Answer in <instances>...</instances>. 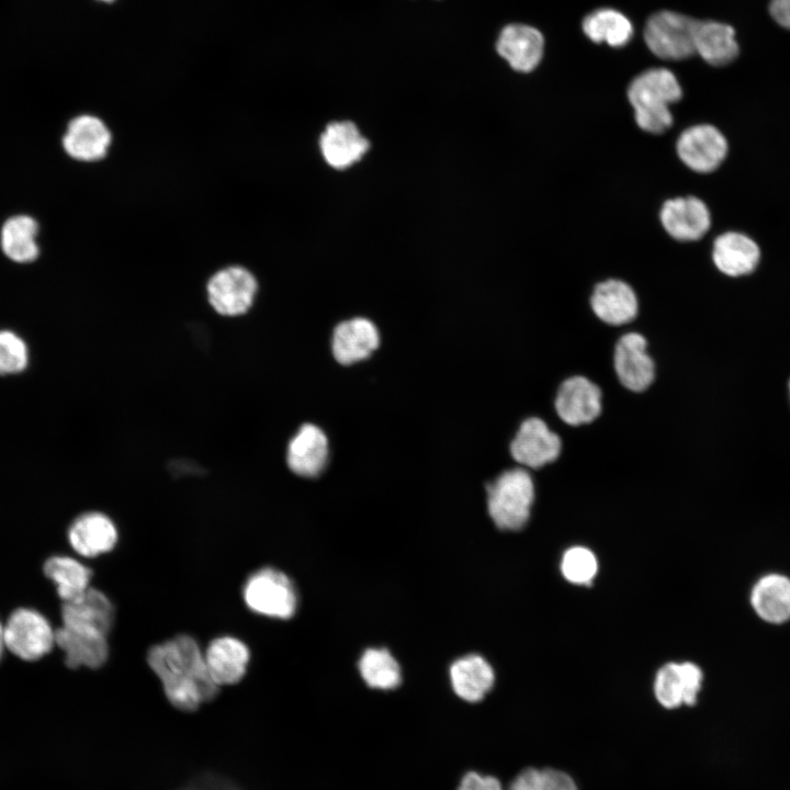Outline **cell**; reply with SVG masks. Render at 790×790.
<instances>
[{"mask_svg":"<svg viewBox=\"0 0 790 790\" xmlns=\"http://www.w3.org/2000/svg\"><path fill=\"white\" fill-rule=\"evenodd\" d=\"M147 662L169 702L181 711H195L218 693L219 687L207 670L204 655L190 635L179 634L151 646Z\"/></svg>","mask_w":790,"mask_h":790,"instance_id":"6da1fadb","label":"cell"},{"mask_svg":"<svg viewBox=\"0 0 790 790\" xmlns=\"http://www.w3.org/2000/svg\"><path fill=\"white\" fill-rule=\"evenodd\" d=\"M682 95L676 76L666 68H652L641 72L630 83L628 99L634 109L639 127L647 133L661 134L673 124L669 105Z\"/></svg>","mask_w":790,"mask_h":790,"instance_id":"7a4b0ae2","label":"cell"},{"mask_svg":"<svg viewBox=\"0 0 790 790\" xmlns=\"http://www.w3.org/2000/svg\"><path fill=\"white\" fill-rule=\"evenodd\" d=\"M486 490L488 514L499 529L516 531L527 523L535 487L526 467L504 471L487 485Z\"/></svg>","mask_w":790,"mask_h":790,"instance_id":"3957f363","label":"cell"},{"mask_svg":"<svg viewBox=\"0 0 790 790\" xmlns=\"http://www.w3.org/2000/svg\"><path fill=\"white\" fill-rule=\"evenodd\" d=\"M242 597L252 612L275 619H290L297 607L291 579L272 567L252 573L246 580Z\"/></svg>","mask_w":790,"mask_h":790,"instance_id":"277c9868","label":"cell"},{"mask_svg":"<svg viewBox=\"0 0 790 790\" xmlns=\"http://www.w3.org/2000/svg\"><path fill=\"white\" fill-rule=\"evenodd\" d=\"M698 20L678 12L663 10L651 15L644 27L650 50L665 60L686 59L695 52Z\"/></svg>","mask_w":790,"mask_h":790,"instance_id":"5b68a950","label":"cell"},{"mask_svg":"<svg viewBox=\"0 0 790 790\" xmlns=\"http://www.w3.org/2000/svg\"><path fill=\"white\" fill-rule=\"evenodd\" d=\"M647 338L639 331L618 337L612 349V369L619 384L630 393L647 392L656 380V362Z\"/></svg>","mask_w":790,"mask_h":790,"instance_id":"8992f818","label":"cell"},{"mask_svg":"<svg viewBox=\"0 0 790 790\" xmlns=\"http://www.w3.org/2000/svg\"><path fill=\"white\" fill-rule=\"evenodd\" d=\"M553 409L567 427L580 428L596 422L603 411L601 387L583 374L561 381L553 398Z\"/></svg>","mask_w":790,"mask_h":790,"instance_id":"52a82bcc","label":"cell"},{"mask_svg":"<svg viewBox=\"0 0 790 790\" xmlns=\"http://www.w3.org/2000/svg\"><path fill=\"white\" fill-rule=\"evenodd\" d=\"M509 452L522 467L541 470L558 461L563 453V439L543 418L530 416L520 422Z\"/></svg>","mask_w":790,"mask_h":790,"instance_id":"ba28073f","label":"cell"},{"mask_svg":"<svg viewBox=\"0 0 790 790\" xmlns=\"http://www.w3.org/2000/svg\"><path fill=\"white\" fill-rule=\"evenodd\" d=\"M5 647L23 661H36L55 645V631L46 618L34 609L14 610L3 625Z\"/></svg>","mask_w":790,"mask_h":790,"instance_id":"9c48e42d","label":"cell"},{"mask_svg":"<svg viewBox=\"0 0 790 790\" xmlns=\"http://www.w3.org/2000/svg\"><path fill=\"white\" fill-rule=\"evenodd\" d=\"M258 282L245 267L229 266L215 272L206 284L207 300L223 316H239L255 302Z\"/></svg>","mask_w":790,"mask_h":790,"instance_id":"30bf717a","label":"cell"},{"mask_svg":"<svg viewBox=\"0 0 790 790\" xmlns=\"http://www.w3.org/2000/svg\"><path fill=\"white\" fill-rule=\"evenodd\" d=\"M727 148L724 135L710 124L690 126L677 140L680 160L699 173H709L718 169L727 155Z\"/></svg>","mask_w":790,"mask_h":790,"instance_id":"8fae6325","label":"cell"},{"mask_svg":"<svg viewBox=\"0 0 790 790\" xmlns=\"http://www.w3.org/2000/svg\"><path fill=\"white\" fill-rule=\"evenodd\" d=\"M112 133L103 120L80 114L69 121L61 138L65 153L81 162L103 159L111 146Z\"/></svg>","mask_w":790,"mask_h":790,"instance_id":"7c38bea8","label":"cell"},{"mask_svg":"<svg viewBox=\"0 0 790 790\" xmlns=\"http://www.w3.org/2000/svg\"><path fill=\"white\" fill-rule=\"evenodd\" d=\"M590 308L605 325L621 327L634 321L639 315V300L630 284L609 279L598 283L590 295Z\"/></svg>","mask_w":790,"mask_h":790,"instance_id":"4fadbf2b","label":"cell"},{"mask_svg":"<svg viewBox=\"0 0 790 790\" xmlns=\"http://www.w3.org/2000/svg\"><path fill=\"white\" fill-rule=\"evenodd\" d=\"M703 675L699 666L686 662L668 663L657 673L654 682V695L657 701L667 709L682 704L693 706L701 690Z\"/></svg>","mask_w":790,"mask_h":790,"instance_id":"5bb4252c","label":"cell"},{"mask_svg":"<svg viewBox=\"0 0 790 790\" xmlns=\"http://www.w3.org/2000/svg\"><path fill=\"white\" fill-rule=\"evenodd\" d=\"M659 217L665 230L680 241L698 240L711 226V214L708 206L696 196H681L666 201Z\"/></svg>","mask_w":790,"mask_h":790,"instance_id":"9a60e30c","label":"cell"},{"mask_svg":"<svg viewBox=\"0 0 790 790\" xmlns=\"http://www.w3.org/2000/svg\"><path fill=\"white\" fill-rule=\"evenodd\" d=\"M55 644L64 651L69 668L97 669L109 656L106 635L91 629L63 624L55 630Z\"/></svg>","mask_w":790,"mask_h":790,"instance_id":"2e32d148","label":"cell"},{"mask_svg":"<svg viewBox=\"0 0 790 790\" xmlns=\"http://www.w3.org/2000/svg\"><path fill=\"white\" fill-rule=\"evenodd\" d=\"M544 40L540 31L524 24L506 25L496 42L497 53L517 71L529 72L542 59Z\"/></svg>","mask_w":790,"mask_h":790,"instance_id":"e0dca14e","label":"cell"},{"mask_svg":"<svg viewBox=\"0 0 790 790\" xmlns=\"http://www.w3.org/2000/svg\"><path fill=\"white\" fill-rule=\"evenodd\" d=\"M114 522L104 514L90 511L77 517L68 529L71 548L84 557L110 552L117 542Z\"/></svg>","mask_w":790,"mask_h":790,"instance_id":"ac0fdd59","label":"cell"},{"mask_svg":"<svg viewBox=\"0 0 790 790\" xmlns=\"http://www.w3.org/2000/svg\"><path fill=\"white\" fill-rule=\"evenodd\" d=\"M369 146L368 139L350 121L330 123L319 138L324 159L336 169H345L358 162Z\"/></svg>","mask_w":790,"mask_h":790,"instance_id":"d6986e66","label":"cell"},{"mask_svg":"<svg viewBox=\"0 0 790 790\" xmlns=\"http://www.w3.org/2000/svg\"><path fill=\"white\" fill-rule=\"evenodd\" d=\"M207 670L219 687L240 681L250 659L248 646L233 636H221L210 642L205 654Z\"/></svg>","mask_w":790,"mask_h":790,"instance_id":"ffe728a7","label":"cell"},{"mask_svg":"<svg viewBox=\"0 0 790 790\" xmlns=\"http://www.w3.org/2000/svg\"><path fill=\"white\" fill-rule=\"evenodd\" d=\"M327 458V437L320 428L312 424L303 425L287 447V465L298 476H317L324 470Z\"/></svg>","mask_w":790,"mask_h":790,"instance_id":"44dd1931","label":"cell"},{"mask_svg":"<svg viewBox=\"0 0 790 790\" xmlns=\"http://www.w3.org/2000/svg\"><path fill=\"white\" fill-rule=\"evenodd\" d=\"M712 259L723 274L742 276L756 269L760 259V249L749 236L740 232H726L715 238Z\"/></svg>","mask_w":790,"mask_h":790,"instance_id":"7402d4cb","label":"cell"},{"mask_svg":"<svg viewBox=\"0 0 790 790\" xmlns=\"http://www.w3.org/2000/svg\"><path fill=\"white\" fill-rule=\"evenodd\" d=\"M380 342L375 325L362 317L340 323L334 330L332 353L340 364H352L368 358Z\"/></svg>","mask_w":790,"mask_h":790,"instance_id":"603a6c76","label":"cell"},{"mask_svg":"<svg viewBox=\"0 0 790 790\" xmlns=\"http://www.w3.org/2000/svg\"><path fill=\"white\" fill-rule=\"evenodd\" d=\"M751 606L768 623L781 624L790 620V578L779 573H767L753 585Z\"/></svg>","mask_w":790,"mask_h":790,"instance_id":"cb8c5ba5","label":"cell"},{"mask_svg":"<svg viewBox=\"0 0 790 790\" xmlns=\"http://www.w3.org/2000/svg\"><path fill=\"white\" fill-rule=\"evenodd\" d=\"M61 619L63 624L108 635L114 621V607L102 591L89 587L80 596L63 603Z\"/></svg>","mask_w":790,"mask_h":790,"instance_id":"d4e9b609","label":"cell"},{"mask_svg":"<svg viewBox=\"0 0 790 790\" xmlns=\"http://www.w3.org/2000/svg\"><path fill=\"white\" fill-rule=\"evenodd\" d=\"M38 229L36 219L30 215L16 214L9 217L0 233V246L4 256L16 263L36 260L40 256Z\"/></svg>","mask_w":790,"mask_h":790,"instance_id":"484cf974","label":"cell"},{"mask_svg":"<svg viewBox=\"0 0 790 790\" xmlns=\"http://www.w3.org/2000/svg\"><path fill=\"white\" fill-rule=\"evenodd\" d=\"M695 52L712 66H724L738 55L732 26L716 21H699L695 34Z\"/></svg>","mask_w":790,"mask_h":790,"instance_id":"4316f807","label":"cell"},{"mask_svg":"<svg viewBox=\"0 0 790 790\" xmlns=\"http://www.w3.org/2000/svg\"><path fill=\"white\" fill-rule=\"evenodd\" d=\"M450 677L454 692L469 702L482 700L494 684L492 666L478 655H467L455 661Z\"/></svg>","mask_w":790,"mask_h":790,"instance_id":"83f0119b","label":"cell"},{"mask_svg":"<svg viewBox=\"0 0 790 790\" xmlns=\"http://www.w3.org/2000/svg\"><path fill=\"white\" fill-rule=\"evenodd\" d=\"M582 26L589 40L612 47L628 44L633 35L630 20L621 12L609 8L598 9L586 15Z\"/></svg>","mask_w":790,"mask_h":790,"instance_id":"f1b7e54d","label":"cell"},{"mask_svg":"<svg viewBox=\"0 0 790 790\" xmlns=\"http://www.w3.org/2000/svg\"><path fill=\"white\" fill-rule=\"evenodd\" d=\"M44 574L55 583L58 596L69 601L89 588L92 571L69 556H52L44 564Z\"/></svg>","mask_w":790,"mask_h":790,"instance_id":"f546056e","label":"cell"},{"mask_svg":"<svg viewBox=\"0 0 790 790\" xmlns=\"http://www.w3.org/2000/svg\"><path fill=\"white\" fill-rule=\"evenodd\" d=\"M362 678L376 689H393L400 682V669L396 659L384 648L366 650L359 663Z\"/></svg>","mask_w":790,"mask_h":790,"instance_id":"4dcf8cb0","label":"cell"},{"mask_svg":"<svg viewBox=\"0 0 790 790\" xmlns=\"http://www.w3.org/2000/svg\"><path fill=\"white\" fill-rule=\"evenodd\" d=\"M598 569L595 554L584 546L568 549L562 558L563 576L573 584L588 585Z\"/></svg>","mask_w":790,"mask_h":790,"instance_id":"1f68e13d","label":"cell"},{"mask_svg":"<svg viewBox=\"0 0 790 790\" xmlns=\"http://www.w3.org/2000/svg\"><path fill=\"white\" fill-rule=\"evenodd\" d=\"M29 354L25 342L14 332L0 331V374H14L27 365Z\"/></svg>","mask_w":790,"mask_h":790,"instance_id":"d6a6232c","label":"cell"},{"mask_svg":"<svg viewBox=\"0 0 790 790\" xmlns=\"http://www.w3.org/2000/svg\"><path fill=\"white\" fill-rule=\"evenodd\" d=\"M539 790H578L574 779L566 772L554 769H541Z\"/></svg>","mask_w":790,"mask_h":790,"instance_id":"836d02e7","label":"cell"},{"mask_svg":"<svg viewBox=\"0 0 790 790\" xmlns=\"http://www.w3.org/2000/svg\"><path fill=\"white\" fill-rule=\"evenodd\" d=\"M458 790H504L500 781L493 776L470 771L463 776Z\"/></svg>","mask_w":790,"mask_h":790,"instance_id":"e575fe53","label":"cell"},{"mask_svg":"<svg viewBox=\"0 0 790 790\" xmlns=\"http://www.w3.org/2000/svg\"><path fill=\"white\" fill-rule=\"evenodd\" d=\"M540 780L541 769L529 767L515 777L507 790H539Z\"/></svg>","mask_w":790,"mask_h":790,"instance_id":"d590c367","label":"cell"},{"mask_svg":"<svg viewBox=\"0 0 790 790\" xmlns=\"http://www.w3.org/2000/svg\"><path fill=\"white\" fill-rule=\"evenodd\" d=\"M768 9L780 26L790 30V0H770Z\"/></svg>","mask_w":790,"mask_h":790,"instance_id":"8d00e7d4","label":"cell"},{"mask_svg":"<svg viewBox=\"0 0 790 790\" xmlns=\"http://www.w3.org/2000/svg\"><path fill=\"white\" fill-rule=\"evenodd\" d=\"M184 790H238L229 782L216 777H205L193 782Z\"/></svg>","mask_w":790,"mask_h":790,"instance_id":"74e56055","label":"cell"},{"mask_svg":"<svg viewBox=\"0 0 790 790\" xmlns=\"http://www.w3.org/2000/svg\"><path fill=\"white\" fill-rule=\"evenodd\" d=\"M4 648H5V645H4V637H3V625L0 622V659H1Z\"/></svg>","mask_w":790,"mask_h":790,"instance_id":"f35d334b","label":"cell"},{"mask_svg":"<svg viewBox=\"0 0 790 790\" xmlns=\"http://www.w3.org/2000/svg\"><path fill=\"white\" fill-rule=\"evenodd\" d=\"M788 387H789V395H790V380H789V386H788Z\"/></svg>","mask_w":790,"mask_h":790,"instance_id":"ab89813d","label":"cell"},{"mask_svg":"<svg viewBox=\"0 0 790 790\" xmlns=\"http://www.w3.org/2000/svg\"><path fill=\"white\" fill-rule=\"evenodd\" d=\"M104 1H111V0H104Z\"/></svg>","mask_w":790,"mask_h":790,"instance_id":"60d3db41","label":"cell"}]
</instances>
